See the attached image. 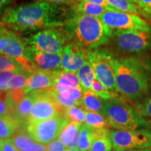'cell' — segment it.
Instances as JSON below:
<instances>
[{
    "label": "cell",
    "mask_w": 151,
    "mask_h": 151,
    "mask_svg": "<svg viewBox=\"0 0 151 151\" xmlns=\"http://www.w3.org/2000/svg\"><path fill=\"white\" fill-rule=\"evenodd\" d=\"M72 14L67 6L35 1L6 8L0 22L13 31L27 32L63 27Z\"/></svg>",
    "instance_id": "obj_1"
},
{
    "label": "cell",
    "mask_w": 151,
    "mask_h": 151,
    "mask_svg": "<svg viewBox=\"0 0 151 151\" xmlns=\"http://www.w3.org/2000/svg\"><path fill=\"white\" fill-rule=\"evenodd\" d=\"M69 43L94 50L109 43L113 30L98 17L71 14L64 24Z\"/></svg>",
    "instance_id": "obj_2"
},
{
    "label": "cell",
    "mask_w": 151,
    "mask_h": 151,
    "mask_svg": "<svg viewBox=\"0 0 151 151\" xmlns=\"http://www.w3.org/2000/svg\"><path fill=\"white\" fill-rule=\"evenodd\" d=\"M112 65L118 92L133 101L148 93L149 74L146 66L134 58L114 57Z\"/></svg>",
    "instance_id": "obj_3"
},
{
    "label": "cell",
    "mask_w": 151,
    "mask_h": 151,
    "mask_svg": "<svg viewBox=\"0 0 151 151\" xmlns=\"http://www.w3.org/2000/svg\"><path fill=\"white\" fill-rule=\"evenodd\" d=\"M104 116L113 129L134 130L145 124L138 111L118 97L104 100Z\"/></svg>",
    "instance_id": "obj_4"
},
{
    "label": "cell",
    "mask_w": 151,
    "mask_h": 151,
    "mask_svg": "<svg viewBox=\"0 0 151 151\" xmlns=\"http://www.w3.org/2000/svg\"><path fill=\"white\" fill-rule=\"evenodd\" d=\"M109 43L127 53H139L151 48V27L141 29L113 30Z\"/></svg>",
    "instance_id": "obj_5"
},
{
    "label": "cell",
    "mask_w": 151,
    "mask_h": 151,
    "mask_svg": "<svg viewBox=\"0 0 151 151\" xmlns=\"http://www.w3.org/2000/svg\"><path fill=\"white\" fill-rule=\"evenodd\" d=\"M26 45L32 48L52 54H62L69 39L64 27H55L41 30L24 38Z\"/></svg>",
    "instance_id": "obj_6"
},
{
    "label": "cell",
    "mask_w": 151,
    "mask_h": 151,
    "mask_svg": "<svg viewBox=\"0 0 151 151\" xmlns=\"http://www.w3.org/2000/svg\"><path fill=\"white\" fill-rule=\"evenodd\" d=\"M70 122L65 115H60L48 120L29 122L27 124V132L35 142L49 144L58 139Z\"/></svg>",
    "instance_id": "obj_7"
},
{
    "label": "cell",
    "mask_w": 151,
    "mask_h": 151,
    "mask_svg": "<svg viewBox=\"0 0 151 151\" xmlns=\"http://www.w3.org/2000/svg\"><path fill=\"white\" fill-rule=\"evenodd\" d=\"M115 151L151 148V132L145 129H110Z\"/></svg>",
    "instance_id": "obj_8"
},
{
    "label": "cell",
    "mask_w": 151,
    "mask_h": 151,
    "mask_svg": "<svg viewBox=\"0 0 151 151\" xmlns=\"http://www.w3.org/2000/svg\"><path fill=\"white\" fill-rule=\"evenodd\" d=\"M37 97L32 108L27 124L41 121L65 115L66 109L62 107L52 95L51 90H37Z\"/></svg>",
    "instance_id": "obj_9"
},
{
    "label": "cell",
    "mask_w": 151,
    "mask_h": 151,
    "mask_svg": "<svg viewBox=\"0 0 151 151\" xmlns=\"http://www.w3.org/2000/svg\"><path fill=\"white\" fill-rule=\"evenodd\" d=\"M112 55L102 50H90L88 60L96 78L111 91H117L116 76L112 65Z\"/></svg>",
    "instance_id": "obj_10"
},
{
    "label": "cell",
    "mask_w": 151,
    "mask_h": 151,
    "mask_svg": "<svg viewBox=\"0 0 151 151\" xmlns=\"http://www.w3.org/2000/svg\"><path fill=\"white\" fill-rule=\"evenodd\" d=\"M5 35L6 48L2 53L14 59L28 73H32L41 71L39 70L26 55V43L24 38H21L18 34L8 27L6 29Z\"/></svg>",
    "instance_id": "obj_11"
},
{
    "label": "cell",
    "mask_w": 151,
    "mask_h": 151,
    "mask_svg": "<svg viewBox=\"0 0 151 151\" xmlns=\"http://www.w3.org/2000/svg\"><path fill=\"white\" fill-rule=\"evenodd\" d=\"M99 18L112 30L141 29L151 27L146 20L137 15L121 11H108Z\"/></svg>",
    "instance_id": "obj_12"
},
{
    "label": "cell",
    "mask_w": 151,
    "mask_h": 151,
    "mask_svg": "<svg viewBox=\"0 0 151 151\" xmlns=\"http://www.w3.org/2000/svg\"><path fill=\"white\" fill-rule=\"evenodd\" d=\"M90 50L76 43H68L64 48L62 53V70L66 72L76 73L81 68L89 62Z\"/></svg>",
    "instance_id": "obj_13"
},
{
    "label": "cell",
    "mask_w": 151,
    "mask_h": 151,
    "mask_svg": "<svg viewBox=\"0 0 151 151\" xmlns=\"http://www.w3.org/2000/svg\"><path fill=\"white\" fill-rule=\"evenodd\" d=\"M26 55L39 70L46 71L62 70V54L45 52L26 45Z\"/></svg>",
    "instance_id": "obj_14"
},
{
    "label": "cell",
    "mask_w": 151,
    "mask_h": 151,
    "mask_svg": "<svg viewBox=\"0 0 151 151\" xmlns=\"http://www.w3.org/2000/svg\"><path fill=\"white\" fill-rule=\"evenodd\" d=\"M57 71H39L29 73L24 90L26 94L32 91L44 90H54Z\"/></svg>",
    "instance_id": "obj_15"
},
{
    "label": "cell",
    "mask_w": 151,
    "mask_h": 151,
    "mask_svg": "<svg viewBox=\"0 0 151 151\" xmlns=\"http://www.w3.org/2000/svg\"><path fill=\"white\" fill-rule=\"evenodd\" d=\"M69 7L73 14L86 15L98 18L102 16L106 11H111L107 7L85 1H72Z\"/></svg>",
    "instance_id": "obj_16"
},
{
    "label": "cell",
    "mask_w": 151,
    "mask_h": 151,
    "mask_svg": "<svg viewBox=\"0 0 151 151\" xmlns=\"http://www.w3.org/2000/svg\"><path fill=\"white\" fill-rule=\"evenodd\" d=\"M81 86L76 73L66 72L62 70L57 71V76L54 90L58 93H61L65 90Z\"/></svg>",
    "instance_id": "obj_17"
},
{
    "label": "cell",
    "mask_w": 151,
    "mask_h": 151,
    "mask_svg": "<svg viewBox=\"0 0 151 151\" xmlns=\"http://www.w3.org/2000/svg\"><path fill=\"white\" fill-rule=\"evenodd\" d=\"M37 95V94L36 91H32L28 93L24 97V99L15 107L11 116L15 117L21 122H27Z\"/></svg>",
    "instance_id": "obj_18"
},
{
    "label": "cell",
    "mask_w": 151,
    "mask_h": 151,
    "mask_svg": "<svg viewBox=\"0 0 151 151\" xmlns=\"http://www.w3.org/2000/svg\"><path fill=\"white\" fill-rule=\"evenodd\" d=\"M81 106L87 111L98 113L104 116V100L99 97L91 90H83Z\"/></svg>",
    "instance_id": "obj_19"
},
{
    "label": "cell",
    "mask_w": 151,
    "mask_h": 151,
    "mask_svg": "<svg viewBox=\"0 0 151 151\" xmlns=\"http://www.w3.org/2000/svg\"><path fill=\"white\" fill-rule=\"evenodd\" d=\"M112 148L110 129H94V137L89 151H111Z\"/></svg>",
    "instance_id": "obj_20"
},
{
    "label": "cell",
    "mask_w": 151,
    "mask_h": 151,
    "mask_svg": "<svg viewBox=\"0 0 151 151\" xmlns=\"http://www.w3.org/2000/svg\"><path fill=\"white\" fill-rule=\"evenodd\" d=\"M21 122L11 115L0 116V139H10L20 129Z\"/></svg>",
    "instance_id": "obj_21"
},
{
    "label": "cell",
    "mask_w": 151,
    "mask_h": 151,
    "mask_svg": "<svg viewBox=\"0 0 151 151\" xmlns=\"http://www.w3.org/2000/svg\"><path fill=\"white\" fill-rule=\"evenodd\" d=\"M85 124L93 129H110L111 128V124L106 117L100 114V113L87 111Z\"/></svg>",
    "instance_id": "obj_22"
},
{
    "label": "cell",
    "mask_w": 151,
    "mask_h": 151,
    "mask_svg": "<svg viewBox=\"0 0 151 151\" xmlns=\"http://www.w3.org/2000/svg\"><path fill=\"white\" fill-rule=\"evenodd\" d=\"M80 80L83 90H91L94 81L96 79V76L90 62L85 65L76 72Z\"/></svg>",
    "instance_id": "obj_23"
},
{
    "label": "cell",
    "mask_w": 151,
    "mask_h": 151,
    "mask_svg": "<svg viewBox=\"0 0 151 151\" xmlns=\"http://www.w3.org/2000/svg\"><path fill=\"white\" fill-rule=\"evenodd\" d=\"M78 149L81 151H89L94 137V129L86 124H82L79 130Z\"/></svg>",
    "instance_id": "obj_24"
},
{
    "label": "cell",
    "mask_w": 151,
    "mask_h": 151,
    "mask_svg": "<svg viewBox=\"0 0 151 151\" xmlns=\"http://www.w3.org/2000/svg\"><path fill=\"white\" fill-rule=\"evenodd\" d=\"M106 1L109 6L118 11L134 15L143 14L137 5L129 0H106Z\"/></svg>",
    "instance_id": "obj_25"
},
{
    "label": "cell",
    "mask_w": 151,
    "mask_h": 151,
    "mask_svg": "<svg viewBox=\"0 0 151 151\" xmlns=\"http://www.w3.org/2000/svg\"><path fill=\"white\" fill-rule=\"evenodd\" d=\"M81 125L82 124L80 122L71 121L63 129L58 139L63 144L68 146L79 132Z\"/></svg>",
    "instance_id": "obj_26"
},
{
    "label": "cell",
    "mask_w": 151,
    "mask_h": 151,
    "mask_svg": "<svg viewBox=\"0 0 151 151\" xmlns=\"http://www.w3.org/2000/svg\"><path fill=\"white\" fill-rule=\"evenodd\" d=\"M0 71H12L18 73L27 71L12 58L0 53Z\"/></svg>",
    "instance_id": "obj_27"
},
{
    "label": "cell",
    "mask_w": 151,
    "mask_h": 151,
    "mask_svg": "<svg viewBox=\"0 0 151 151\" xmlns=\"http://www.w3.org/2000/svg\"><path fill=\"white\" fill-rule=\"evenodd\" d=\"M91 90L104 100H109L118 97V92L111 91L107 89L97 78L94 81Z\"/></svg>",
    "instance_id": "obj_28"
},
{
    "label": "cell",
    "mask_w": 151,
    "mask_h": 151,
    "mask_svg": "<svg viewBox=\"0 0 151 151\" xmlns=\"http://www.w3.org/2000/svg\"><path fill=\"white\" fill-rule=\"evenodd\" d=\"M9 139L19 151H21L28 144L34 142L32 139L28 134L27 132H20V129Z\"/></svg>",
    "instance_id": "obj_29"
},
{
    "label": "cell",
    "mask_w": 151,
    "mask_h": 151,
    "mask_svg": "<svg viewBox=\"0 0 151 151\" xmlns=\"http://www.w3.org/2000/svg\"><path fill=\"white\" fill-rule=\"evenodd\" d=\"M86 111L82 106H72L66 109L65 115L70 121L83 124L86 121Z\"/></svg>",
    "instance_id": "obj_30"
},
{
    "label": "cell",
    "mask_w": 151,
    "mask_h": 151,
    "mask_svg": "<svg viewBox=\"0 0 151 151\" xmlns=\"http://www.w3.org/2000/svg\"><path fill=\"white\" fill-rule=\"evenodd\" d=\"M29 73L24 71L22 73H16L9 82V90L24 89L26 81Z\"/></svg>",
    "instance_id": "obj_31"
},
{
    "label": "cell",
    "mask_w": 151,
    "mask_h": 151,
    "mask_svg": "<svg viewBox=\"0 0 151 151\" xmlns=\"http://www.w3.org/2000/svg\"><path fill=\"white\" fill-rule=\"evenodd\" d=\"M59 94L65 99L78 101L81 102L83 95V90L82 87H77V88H73V89L65 90V91H63Z\"/></svg>",
    "instance_id": "obj_32"
},
{
    "label": "cell",
    "mask_w": 151,
    "mask_h": 151,
    "mask_svg": "<svg viewBox=\"0 0 151 151\" xmlns=\"http://www.w3.org/2000/svg\"><path fill=\"white\" fill-rule=\"evenodd\" d=\"M16 73L12 71H0V91H8L9 81Z\"/></svg>",
    "instance_id": "obj_33"
},
{
    "label": "cell",
    "mask_w": 151,
    "mask_h": 151,
    "mask_svg": "<svg viewBox=\"0 0 151 151\" xmlns=\"http://www.w3.org/2000/svg\"><path fill=\"white\" fill-rule=\"evenodd\" d=\"M10 115L8 103V91H0V116Z\"/></svg>",
    "instance_id": "obj_34"
},
{
    "label": "cell",
    "mask_w": 151,
    "mask_h": 151,
    "mask_svg": "<svg viewBox=\"0 0 151 151\" xmlns=\"http://www.w3.org/2000/svg\"><path fill=\"white\" fill-rule=\"evenodd\" d=\"M137 111L141 116L151 118V95L146 98L144 102L139 106Z\"/></svg>",
    "instance_id": "obj_35"
},
{
    "label": "cell",
    "mask_w": 151,
    "mask_h": 151,
    "mask_svg": "<svg viewBox=\"0 0 151 151\" xmlns=\"http://www.w3.org/2000/svg\"><path fill=\"white\" fill-rule=\"evenodd\" d=\"M133 3L138 6L143 14L151 17V0H133Z\"/></svg>",
    "instance_id": "obj_36"
},
{
    "label": "cell",
    "mask_w": 151,
    "mask_h": 151,
    "mask_svg": "<svg viewBox=\"0 0 151 151\" xmlns=\"http://www.w3.org/2000/svg\"><path fill=\"white\" fill-rule=\"evenodd\" d=\"M67 146L63 144L59 139L47 145V151H67Z\"/></svg>",
    "instance_id": "obj_37"
},
{
    "label": "cell",
    "mask_w": 151,
    "mask_h": 151,
    "mask_svg": "<svg viewBox=\"0 0 151 151\" xmlns=\"http://www.w3.org/2000/svg\"><path fill=\"white\" fill-rule=\"evenodd\" d=\"M21 151H47V145L34 141L24 147Z\"/></svg>",
    "instance_id": "obj_38"
},
{
    "label": "cell",
    "mask_w": 151,
    "mask_h": 151,
    "mask_svg": "<svg viewBox=\"0 0 151 151\" xmlns=\"http://www.w3.org/2000/svg\"><path fill=\"white\" fill-rule=\"evenodd\" d=\"M6 27L0 22V53H2L6 48Z\"/></svg>",
    "instance_id": "obj_39"
},
{
    "label": "cell",
    "mask_w": 151,
    "mask_h": 151,
    "mask_svg": "<svg viewBox=\"0 0 151 151\" xmlns=\"http://www.w3.org/2000/svg\"><path fill=\"white\" fill-rule=\"evenodd\" d=\"M72 1H85V2L94 4H97L99 6H102L104 7H107V8L110 9L111 10L113 11H118V10H116V9L113 8L111 6H109L108 4V3L106 1V0H71V2H72Z\"/></svg>",
    "instance_id": "obj_40"
},
{
    "label": "cell",
    "mask_w": 151,
    "mask_h": 151,
    "mask_svg": "<svg viewBox=\"0 0 151 151\" xmlns=\"http://www.w3.org/2000/svg\"><path fill=\"white\" fill-rule=\"evenodd\" d=\"M2 150L3 151H19L14 143L11 142L9 139L3 141L2 143Z\"/></svg>",
    "instance_id": "obj_41"
},
{
    "label": "cell",
    "mask_w": 151,
    "mask_h": 151,
    "mask_svg": "<svg viewBox=\"0 0 151 151\" xmlns=\"http://www.w3.org/2000/svg\"><path fill=\"white\" fill-rule=\"evenodd\" d=\"M38 1H46L54 4L60 5V6H69L71 4V0H37Z\"/></svg>",
    "instance_id": "obj_42"
},
{
    "label": "cell",
    "mask_w": 151,
    "mask_h": 151,
    "mask_svg": "<svg viewBox=\"0 0 151 151\" xmlns=\"http://www.w3.org/2000/svg\"><path fill=\"white\" fill-rule=\"evenodd\" d=\"M79 135H80V133L79 132L77 133L76 136L73 140L71 141V142L69 143V146H67L68 149H73V148H78V142H79Z\"/></svg>",
    "instance_id": "obj_43"
},
{
    "label": "cell",
    "mask_w": 151,
    "mask_h": 151,
    "mask_svg": "<svg viewBox=\"0 0 151 151\" xmlns=\"http://www.w3.org/2000/svg\"><path fill=\"white\" fill-rule=\"evenodd\" d=\"M12 0H0V14L1 15L4 11L10 4Z\"/></svg>",
    "instance_id": "obj_44"
},
{
    "label": "cell",
    "mask_w": 151,
    "mask_h": 151,
    "mask_svg": "<svg viewBox=\"0 0 151 151\" xmlns=\"http://www.w3.org/2000/svg\"><path fill=\"white\" fill-rule=\"evenodd\" d=\"M120 151H151V148L148 149H134V150H124Z\"/></svg>",
    "instance_id": "obj_45"
},
{
    "label": "cell",
    "mask_w": 151,
    "mask_h": 151,
    "mask_svg": "<svg viewBox=\"0 0 151 151\" xmlns=\"http://www.w3.org/2000/svg\"><path fill=\"white\" fill-rule=\"evenodd\" d=\"M2 143H3V140H1L0 139V151H3L2 150Z\"/></svg>",
    "instance_id": "obj_46"
},
{
    "label": "cell",
    "mask_w": 151,
    "mask_h": 151,
    "mask_svg": "<svg viewBox=\"0 0 151 151\" xmlns=\"http://www.w3.org/2000/svg\"><path fill=\"white\" fill-rule=\"evenodd\" d=\"M67 151H81L78 148H73V149H67Z\"/></svg>",
    "instance_id": "obj_47"
},
{
    "label": "cell",
    "mask_w": 151,
    "mask_h": 151,
    "mask_svg": "<svg viewBox=\"0 0 151 151\" xmlns=\"http://www.w3.org/2000/svg\"><path fill=\"white\" fill-rule=\"evenodd\" d=\"M129 1H131V2H133V0H129Z\"/></svg>",
    "instance_id": "obj_48"
},
{
    "label": "cell",
    "mask_w": 151,
    "mask_h": 151,
    "mask_svg": "<svg viewBox=\"0 0 151 151\" xmlns=\"http://www.w3.org/2000/svg\"><path fill=\"white\" fill-rule=\"evenodd\" d=\"M0 18H1V14H0Z\"/></svg>",
    "instance_id": "obj_49"
}]
</instances>
